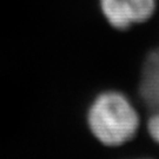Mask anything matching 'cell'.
Here are the masks:
<instances>
[{"label":"cell","mask_w":159,"mask_h":159,"mask_svg":"<svg viewBox=\"0 0 159 159\" xmlns=\"http://www.w3.org/2000/svg\"><path fill=\"white\" fill-rule=\"evenodd\" d=\"M89 125L99 142L117 146L134 136L138 116L123 94L107 92L100 94L92 104L89 111Z\"/></svg>","instance_id":"6da1fadb"},{"label":"cell","mask_w":159,"mask_h":159,"mask_svg":"<svg viewBox=\"0 0 159 159\" xmlns=\"http://www.w3.org/2000/svg\"><path fill=\"white\" fill-rule=\"evenodd\" d=\"M154 7V0H102L104 16L112 26L120 30L148 20Z\"/></svg>","instance_id":"7a4b0ae2"},{"label":"cell","mask_w":159,"mask_h":159,"mask_svg":"<svg viewBox=\"0 0 159 159\" xmlns=\"http://www.w3.org/2000/svg\"><path fill=\"white\" fill-rule=\"evenodd\" d=\"M140 96L148 107L159 111V50L151 52L144 63Z\"/></svg>","instance_id":"3957f363"},{"label":"cell","mask_w":159,"mask_h":159,"mask_svg":"<svg viewBox=\"0 0 159 159\" xmlns=\"http://www.w3.org/2000/svg\"><path fill=\"white\" fill-rule=\"evenodd\" d=\"M148 132L156 142L159 143V111L148 120Z\"/></svg>","instance_id":"277c9868"}]
</instances>
